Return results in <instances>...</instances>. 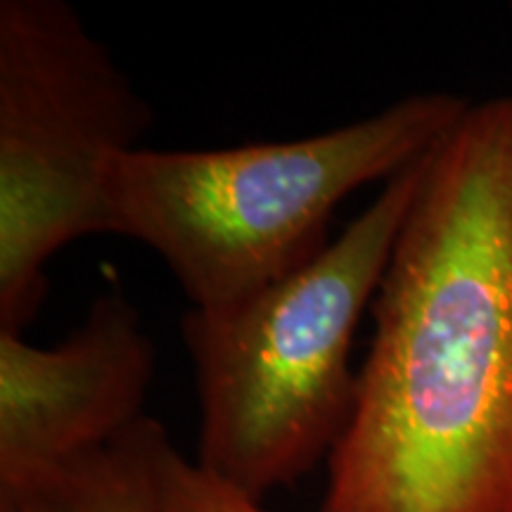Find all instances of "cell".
<instances>
[{
  "label": "cell",
  "instance_id": "8992f818",
  "mask_svg": "<svg viewBox=\"0 0 512 512\" xmlns=\"http://www.w3.org/2000/svg\"><path fill=\"white\" fill-rule=\"evenodd\" d=\"M155 425L143 418L112 444L0 484V512H162L152 467Z\"/></svg>",
  "mask_w": 512,
  "mask_h": 512
},
{
  "label": "cell",
  "instance_id": "7a4b0ae2",
  "mask_svg": "<svg viewBox=\"0 0 512 512\" xmlns=\"http://www.w3.org/2000/svg\"><path fill=\"white\" fill-rule=\"evenodd\" d=\"M425 157L389 178L368 209L285 278L235 304L185 313L200 399L195 463L211 477L264 501L335 451L356 406L354 337L418 195Z\"/></svg>",
  "mask_w": 512,
  "mask_h": 512
},
{
  "label": "cell",
  "instance_id": "5b68a950",
  "mask_svg": "<svg viewBox=\"0 0 512 512\" xmlns=\"http://www.w3.org/2000/svg\"><path fill=\"white\" fill-rule=\"evenodd\" d=\"M155 344L121 292H102L55 347L0 330V484L112 444L143 420Z\"/></svg>",
  "mask_w": 512,
  "mask_h": 512
},
{
  "label": "cell",
  "instance_id": "3957f363",
  "mask_svg": "<svg viewBox=\"0 0 512 512\" xmlns=\"http://www.w3.org/2000/svg\"><path fill=\"white\" fill-rule=\"evenodd\" d=\"M472 102L408 95L309 138L219 150L138 147L107 178L110 235L150 247L192 309H219L328 247V221L363 185L425 157Z\"/></svg>",
  "mask_w": 512,
  "mask_h": 512
},
{
  "label": "cell",
  "instance_id": "277c9868",
  "mask_svg": "<svg viewBox=\"0 0 512 512\" xmlns=\"http://www.w3.org/2000/svg\"><path fill=\"white\" fill-rule=\"evenodd\" d=\"M155 124L64 0L0 3V330L24 335L55 254L110 235L107 178Z\"/></svg>",
  "mask_w": 512,
  "mask_h": 512
},
{
  "label": "cell",
  "instance_id": "6da1fadb",
  "mask_svg": "<svg viewBox=\"0 0 512 512\" xmlns=\"http://www.w3.org/2000/svg\"><path fill=\"white\" fill-rule=\"evenodd\" d=\"M320 512H512V95L427 152Z\"/></svg>",
  "mask_w": 512,
  "mask_h": 512
},
{
  "label": "cell",
  "instance_id": "52a82bcc",
  "mask_svg": "<svg viewBox=\"0 0 512 512\" xmlns=\"http://www.w3.org/2000/svg\"><path fill=\"white\" fill-rule=\"evenodd\" d=\"M152 467L162 512H268L261 501L240 494L185 458L162 422L152 432Z\"/></svg>",
  "mask_w": 512,
  "mask_h": 512
},
{
  "label": "cell",
  "instance_id": "ba28073f",
  "mask_svg": "<svg viewBox=\"0 0 512 512\" xmlns=\"http://www.w3.org/2000/svg\"><path fill=\"white\" fill-rule=\"evenodd\" d=\"M510 8H512V5H510Z\"/></svg>",
  "mask_w": 512,
  "mask_h": 512
}]
</instances>
